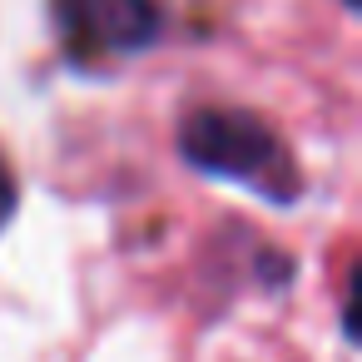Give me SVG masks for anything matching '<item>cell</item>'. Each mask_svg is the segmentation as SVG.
I'll return each mask as SVG.
<instances>
[{
	"label": "cell",
	"instance_id": "cell-1",
	"mask_svg": "<svg viewBox=\"0 0 362 362\" xmlns=\"http://www.w3.org/2000/svg\"><path fill=\"white\" fill-rule=\"evenodd\" d=\"M179 154L189 169L238 184L268 204H293L303 194V174H298V159L288 154V144L273 134L268 119H258L253 110H238V105L189 110L179 124Z\"/></svg>",
	"mask_w": 362,
	"mask_h": 362
},
{
	"label": "cell",
	"instance_id": "cell-2",
	"mask_svg": "<svg viewBox=\"0 0 362 362\" xmlns=\"http://www.w3.org/2000/svg\"><path fill=\"white\" fill-rule=\"evenodd\" d=\"M55 30L75 65L100 70L144 55L164 30V11L159 0H55Z\"/></svg>",
	"mask_w": 362,
	"mask_h": 362
},
{
	"label": "cell",
	"instance_id": "cell-3",
	"mask_svg": "<svg viewBox=\"0 0 362 362\" xmlns=\"http://www.w3.org/2000/svg\"><path fill=\"white\" fill-rule=\"evenodd\" d=\"M16 204H21V184H16V169H11V159L0 154V233H6V223L16 218Z\"/></svg>",
	"mask_w": 362,
	"mask_h": 362
},
{
	"label": "cell",
	"instance_id": "cell-4",
	"mask_svg": "<svg viewBox=\"0 0 362 362\" xmlns=\"http://www.w3.org/2000/svg\"><path fill=\"white\" fill-rule=\"evenodd\" d=\"M342 6H347V11H362V0H342Z\"/></svg>",
	"mask_w": 362,
	"mask_h": 362
}]
</instances>
